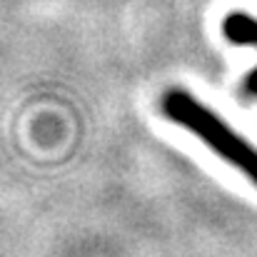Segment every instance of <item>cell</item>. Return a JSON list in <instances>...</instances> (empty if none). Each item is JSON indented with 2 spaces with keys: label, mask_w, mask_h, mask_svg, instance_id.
Here are the masks:
<instances>
[{
  "label": "cell",
  "mask_w": 257,
  "mask_h": 257,
  "mask_svg": "<svg viewBox=\"0 0 257 257\" xmlns=\"http://www.w3.org/2000/svg\"><path fill=\"white\" fill-rule=\"evenodd\" d=\"M163 112L172 122L195 133L212 153H217L222 160H227L232 168H237L257 185V148L242 135H237L220 115L205 107L197 97L172 87L163 95Z\"/></svg>",
  "instance_id": "6da1fadb"
},
{
  "label": "cell",
  "mask_w": 257,
  "mask_h": 257,
  "mask_svg": "<svg viewBox=\"0 0 257 257\" xmlns=\"http://www.w3.org/2000/svg\"><path fill=\"white\" fill-rule=\"evenodd\" d=\"M222 35L232 43V45H247V48H257V18L247 15V13H227L222 18ZM242 92L245 97L257 100V68L245 78L242 83Z\"/></svg>",
  "instance_id": "7a4b0ae2"
}]
</instances>
